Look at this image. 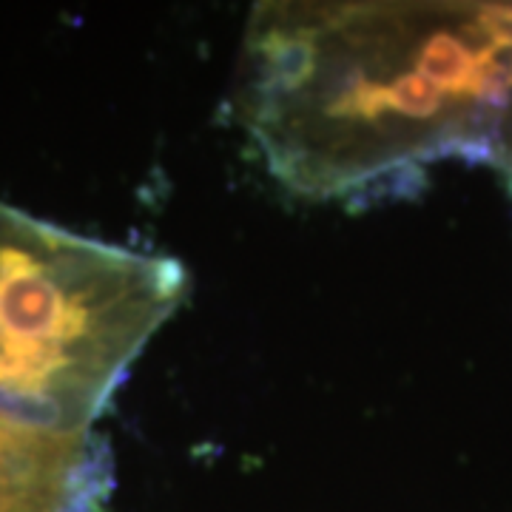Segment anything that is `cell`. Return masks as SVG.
Returning a JSON list of instances; mask_svg holds the SVG:
<instances>
[{
	"label": "cell",
	"instance_id": "cell-3",
	"mask_svg": "<svg viewBox=\"0 0 512 512\" xmlns=\"http://www.w3.org/2000/svg\"><path fill=\"white\" fill-rule=\"evenodd\" d=\"M109 458L92 433L0 416V512H100Z\"/></svg>",
	"mask_w": 512,
	"mask_h": 512
},
{
	"label": "cell",
	"instance_id": "cell-1",
	"mask_svg": "<svg viewBox=\"0 0 512 512\" xmlns=\"http://www.w3.org/2000/svg\"><path fill=\"white\" fill-rule=\"evenodd\" d=\"M239 120L311 200H362L447 157L507 168L512 6L259 3Z\"/></svg>",
	"mask_w": 512,
	"mask_h": 512
},
{
	"label": "cell",
	"instance_id": "cell-2",
	"mask_svg": "<svg viewBox=\"0 0 512 512\" xmlns=\"http://www.w3.org/2000/svg\"><path fill=\"white\" fill-rule=\"evenodd\" d=\"M185 291L171 256L83 237L0 200V413L92 433Z\"/></svg>",
	"mask_w": 512,
	"mask_h": 512
}]
</instances>
